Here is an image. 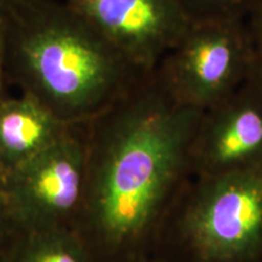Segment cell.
I'll return each mask as SVG.
<instances>
[{
    "label": "cell",
    "instance_id": "6da1fadb",
    "mask_svg": "<svg viewBox=\"0 0 262 262\" xmlns=\"http://www.w3.org/2000/svg\"><path fill=\"white\" fill-rule=\"evenodd\" d=\"M203 111L182 103L155 68L86 124L95 237L116 262L147 257L193 176Z\"/></svg>",
    "mask_w": 262,
    "mask_h": 262
},
{
    "label": "cell",
    "instance_id": "7a4b0ae2",
    "mask_svg": "<svg viewBox=\"0 0 262 262\" xmlns=\"http://www.w3.org/2000/svg\"><path fill=\"white\" fill-rule=\"evenodd\" d=\"M10 85L70 124L102 112L146 72L64 0H0Z\"/></svg>",
    "mask_w": 262,
    "mask_h": 262
},
{
    "label": "cell",
    "instance_id": "3957f363",
    "mask_svg": "<svg viewBox=\"0 0 262 262\" xmlns=\"http://www.w3.org/2000/svg\"><path fill=\"white\" fill-rule=\"evenodd\" d=\"M153 254L158 262H262V168L192 176Z\"/></svg>",
    "mask_w": 262,
    "mask_h": 262
},
{
    "label": "cell",
    "instance_id": "277c9868",
    "mask_svg": "<svg viewBox=\"0 0 262 262\" xmlns=\"http://www.w3.org/2000/svg\"><path fill=\"white\" fill-rule=\"evenodd\" d=\"M256 67L244 19L189 22L156 70L182 103L203 112L231 96Z\"/></svg>",
    "mask_w": 262,
    "mask_h": 262
},
{
    "label": "cell",
    "instance_id": "5b68a950",
    "mask_svg": "<svg viewBox=\"0 0 262 262\" xmlns=\"http://www.w3.org/2000/svg\"><path fill=\"white\" fill-rule=\"evenodd\" d=\"M75 125L9 171L3 194L9 210L26 224L49 228L79 202L88 158L86 140Z\"/></svg>",
    "mask_w": 262,
    "mask_h": 262
},
{
    "label": "cell",
    "instance_id": "8992f818",
    "mask_svg": "<svg viewBox=\"0 0 262 262\" xmlns=\"http://www.w3.org/2000/svg\"><path fill=\"white\" fill-rule=\"evenodd\" d=\"M140 70L153 71L189 21L176 0H64Z\"/></svg>",
    "mask_w": 262,
    "mask_h": 262
},
{
    "label": "cell",
    "instance_id": "52a82bcc",
    "mask_svg": "<svg viewBox=\"0 0 262 262\" xmlns=\"http://www.w3.org/2000/svg\"><path fill=\"white\" fill-rule=\"evenodd\" d=\"M262 168V83L255 71L203 113L192 148L193 176Z\"/></svg>",
    "mask_w": 262,
    "mask_h": 262
},
{
    "label": "cell",
    "instance_id": "ba28073f",
    "mask_svg": "<svg viewBox=\"0 0 262 262\" xmlns=\"http://www.w3.org/2000/svg\"><path fill=\"white\" fill-rule=\"evenodd\" d=\"M73 124L29 95L0 101V159L11 170L63 136Z\"/></svg>",
    "mask_w": 262,
    "mask_h": 262
},
{
    "label": "cell",
    "instance_id": "9c48e42d",
    "mask_svg": "<svg viewBox=\"0 0 262 262\" xmlns=\"http://www.w3.org/2000/svg\"><path fill=\"white\" fill-rule=\"evenodd\" d=\"M17 262H89L86 254L67 234L42 228L29 239Z\"/></svg>",
    "mask_w": 262,
    "mask_h": 262
},
{
    "label": "cell",
    "instance_id": "30bf717a",
    "mask_svg": "<svg viewBox=\"0 0 262 262\" xmlns=\"http://www.w3.org/2000/svg\"><path fill=\"white\" fill-rule=\"evenodd\" d=\"M191 22L244 19L254 0H176Z\"/></svg>",
    "mask_w": 262,
    "mask_h": 262
},
{
    "label": "cell",
    "instance_id": "8fae6325",
    "mask_svg": "<svg viewBox=\"0 0 262 262\" xmlns=\"http://www.w3.org/2000/svg\"><path fill=\"white\" fill-rule=\"evenodd\" d=\"M244 22L253 44L256 63L262 64V0H254Z\"/></svg>",
    "mask_w": 262,
    "mask_h": 262
},
{
    "label": "cell",
    "instance_id": "7c38bea8",
    "mask_svg": "<svg viewBox=\"0 0 262 262\" xmlns=\"http://www.w3.org/2000/svg\"><path fill=\"white\" fill-rule=\"evenodd\" d=\"M9 81L5 71V42H4V25H3V15L0 9V101H3L9 95Z\"/></svg>",
    "mask_w": 262,
    "mask_h": 262
},
{
    "label": "cell",
    "instance_id": "4fadbf2b",
    "mask_svg": "<svg viewBox=\"0 0 262 262\" xmlns=\"http://www.w3.org/2000/svg\"><path fill=\"white\" fill-rule=\"evenodd\" d=\"M9 171L10 170L6 168L5 164L3 163L2 159H0V193L4 192L6 180H8V176H9Z\"/></svg>",
    "mask_w": 262,
    "mask_h": 262
},
{
    "label": "cell",
    "instance_id": "5bb4252c",
    "mask_svg": "<svg viewBox=\"0 0 262 262\" xmlns=\"http://www.w3.org/2000/svg\"><path fill=\"white\" fill-rule=\"evenodd\" d=\"M8 211H9V209H8V204H6L5 196H4V194H3V193H0V233H2L5 214Z\"/></svg>",
    "mask_w": 262,
    "mask_h": 262
},
{
    "label": "cell",
    "instance_id": "9a60e30c",
    "mask_svg": "<svg viewBox=\"0 0 262 262\" xmlns=\"http://www.w3.org/2000/svg\"><path fill=\"white\" fill-rule=\"evenodd\" d=\"M255 74L257 75V78L260 79V81L262 83V64L256 63V67H255Z\"/></svg>",
    "mask_w": 262,
    "mask_h": 262
},
{
    "label": "cell",
    "instance_id": "2e32d148",
    "mask_svg": "<svg viewBox=\"0 0 262 262\" xmlns=\"http://www.w3.org/2000/svg\"><path fill=\"white\" fill-rule=\"evenodd\" d=\"M129 262H158V261H157L155 257H152V258L145 257V258H139V260H134V261H129Z\"/></svg>",
    "mask_w": 262,
    "mask_h": 262
}]
</instances>
